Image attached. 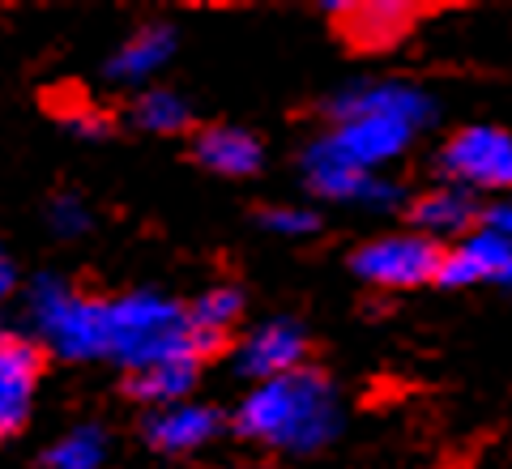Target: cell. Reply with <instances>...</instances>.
I'll return each mask as SVG.
<instances>
[{
	"mask_svg": "<svg viewBox=\"0 0 512 469\" xmlns=\"http://www.w3.org/2000/svg\"><path fill=\"white\" fill-rule=\"evenodd\" d=\"M338 427V397L320 371H291V376L265 380L239 406V431L248 440L295 452V457L325 448L338 435Z\"/></svg>",
	"mask_w": 512,
	"mask_h": 469,
	"instance_id": "1",
	"label": "cell"
},
{
	"mask_svg": "<svg viewBox=\"0 0 512 469\" xmlns=\"http://www.w3.org/2000/svg\"><path fill=\"white\" fill-rule=\"evenodd\" d=\"M338 128L325 145L342 163L372 171L406 150V141L431 120V99L410 86H355L338 99Z\"/></svg>",
	"mask_w": 512,
	"mask_h": 469,
	"instance_id": "2",
	"label": "cell"
},
{
	"mask_svg": "<svg viewBox=\"0 0 512 469\" xmlns=\"http://www.w3.org/2000/svg\"><path fill=\"white\" fill-rule=\"evenodd\" d=\"M197 333L188 329L184 307L167 303L163 295L137 290V295L103 303V359H116L128 371L167 363V359H205Z\"/></svg>",
	"mask_w": 512,
	"mask_h": 469,
	"instance_id": "3",
	"label": "cell"
},
{
	"mask_svg": "<svg viewBox=\"0 0 512 469\" xmlns=\"http://www.w3.org/2000/svg\"><path fill=\"white\" fill-rule=\"evenodd\" d=\"M30 307L43 337L69 359H103V303L69 290L56 278H43L30 290Z\"/></svg>",
	"mask_w": 512,
	"mask_h": 469,
	"instance_id": "4",
	"label": "cell"
},
{
	"mask_svg": "<svg viewBox=\"0 0 512 469\" xmlns=\"http://www.w3.org/2000/svg\"><path fill=\"white\" fill-rule=\"evenodd\" d=\"M440 265V248L423 235H389L376 244H363L355 252V273L372 286H393V290H410L436 278Z\"/></svg>",
	"mask_w": 512,
	"mask_h": 469,
	"instance_id": "5",
	"label": "cell"
},
{
	"mask_svg": "<svg viewBox=\"0 0 512 469\" xmlns=\"http://www.w3.org/2000/svg\"><path fill=\"white\" fill-rule=\"evenodd\" d=\"M444 171L474 188H504L512 180V141L504 128H461L444 150Z\"/></svg>",
	"mask_w": 512,
	"mask_h": 469,
	"instance_id": "6",
	"label": "cell"
},
{
	"mask_svg": "<svg viewBox=\"0 0 512 469\" xmlns=\"http://www.w3.org/2000/svg\"><path fill=\"white\" fill-rule=\"evenodd\" d=\"M308 180L320 197H329V201H363V205H376V209H389V205L402 201V188H393V184L376 180V175L342 163L325 141L308 154Z\"/></svg>",
	"mask_w": 512,
	"mask_h": 469,
	"instance_id": "7",
	"label": "cell"
},
{
	"mask_svg": "<svg viewBox=\"0 0 512 469\" xmlns=\"http://www.w3.org/2000/svg\"><path fill=\"white\" fill-rule=\"evenodd\" d=\"M512 269V248H508V235H495V231H470L466 244L444 252L440 265H436V282L444 286H470V282H504Z\"/></svg>",
	"mask_w": 512,
	"mask_h": 469,
	"instance_id": "8",
	"label": "cell"
},
{
	"mask_svg": "<svg viewBox=\"0 0 512 469\" xmlns=\"http://www.w3.org/2000/svg\"><path fill=\"white\" fill-rule=\"evenodd\" d=\"M39 384V346L22 337H0V435H13L30 418Z\"/></svg>",
	"mask_w": 512,
	"mask_h": 469,
	"instance_id": "9",
	"label": "cell"
},
{
	"mask_svg": "<svg viewBox=\"0 0 512 469\" xmlns=\"http://www.w3.org/2000/svg\"><path fill=\"white\" fill-rule=\"evenodd\" d=\"M303 350H308V337L299 333V325H291V320H269V325H261L239 346V367H244V376L265 384V380L299 371Z\"/></svg>",
	"mask_w": 512,
	"mask_h": 469,
	"instance_id": "10",
	"label": "cell"
},
{
	"mask_svg": "<svg viewBox=\"0 0 512 469\" xmlns=\"http://www.w3.org/2000/svg\"><path fill=\"white\" fill-rule=\"evenodd\" d=\"M218 427H222V418L210 406H163L158 414H150L146 440L158 452H192L205 440H214Z\"/></svg>",
	"mask_w": 512,
	"mask_h": 469,
	"instance_id": "11",
	"label": "cell"
},
{
	"mask_svg": "<svg viewBox=\"0 0 512 469\" xmlns=\"http://www.w3.org/2000/svg\"><path fill=\"white\" fill-rule=\"evenodd\" d=\"M474 222H478V205L466 188H436L423 201H414V226L423 231V239L470 235Z\"/></svg>",
	"mask_w": 512,
	"mask_h": 469,
	"instance_id": "12",
	"label": "cell"
},
{
	"mask_svg": "<svg viewBox=\"0 0 512 469\" xmlns=\"http://www.w3.org/2000/svg\"><path fill=\"white\" fill-rule=\"evenodd\" d=\"M197 158L218 175H252L261 167V141L244 133V128L218 124L197 137Z\"/></svg>",
	"mask_w": 512,
	"mask_h": 469,
	"instance_id": "13",
	"label": "cell"
},
{
	"mask_svg": "<svg viewBox=\"0 0 512 469\" xmlns=\"http://www.w3.org/2000/svg\"><path fill=\"white\" fill-rule=\"evenodd\" d=\"M414 26L410 5H350L342 9V30L355 47H393Z\"/></svg>",
	"mask_w": 512,
	"mask_h": 469,
	"instance_id": "14",
	"label": "cell"
},
{
	"mask_svg": "<svg viewBox=\"0 0 512 469\" xmlns=\"http://www.w3.org/2000/svg\"><path fill=\"white\" fill-rule=\"evenodd\" d=\"M197 371H201L197 359H167V363L141 367L128 380V393L150 401V406H180V397L197 384Z\"/></svg>",
	"mask_w": 512,
	"mask_h": 469,
	"instance_id": "15",
	"label": "cell"
},
{
	"mask_svg": "<svg viewBox=\"0 0 512 469\" xmlns=\"http://www.w3.org/2000/svg\"><path fill=\"white\" fill-rule=\"evenodd\" d=\"M171 47H175V35L167 26H146V30H137L116 56H111L107 73L116 77V82H141V77H150L158 64L171 56Z\"/></svg>",
	"mask_w": 512,
	"mask_h": 469,
	"instance_id": "16",
	"label": "cell"
},
{
	"mask_svg": "<svg viewBox=\"0 0 512 469\" xmlns=\"http://www.w3.org/2000/svg\"><path fill=\"white\" fill-rule=\"evenodd\" d=\"M239 307H244V299H239L235 290L218 286V290H205V295L192 303V312H184V316H188V329L197 333V342L214 354L222 346V333L235 325Z\"/></svg>",
	"mask_w": 512,
	"mask_h": 469,
	"instance_id": "17",
	"label": "cell"
},
{
	"mask_svg": "<svg viewBox=\"0 0 512 469\" xmlns=\"http://www.w3.org/2000/svg\"><path fill=\"white\" fill-rule=\"evenodd\" d=\"M107 435L99 427H73L64 440L47 448V469H103Z\"/></svg>",
	"mask_w": 512,
	"mask_h": 469,
	"instance_id": "18",
	"label": "cell"
},
{
	"mask_svg": "<svg viewBox=\"0 0 512 469\" xmlns=\"http://www.w3.org/2000/svg\"><path fill=\"white\" fill-rule=\"evenodd\" d=\"M137 124L150 128V133H180L188 124V107L175 99L171 90H150L146 99L137 103Z\"/></svg>",
	"mask_w": 512,
	"mask_h": 469,
	"instance_id": "19",
	"label": "cell"
},
{
	"mask_svg": "<svg viewBox=\"0 0 512 469\" xmlns=\"http://www.w3.org/2000/svg\"><path fill=\"white\" fill-rule=\"evenodd\" d=\"M261 222L278 235H312L316 231V214H308V209H269Z\"/></svg>",
	"mask_w": 512,
	"mask_h": 469,
	"instance_id": "20",
	"label": "cell"
},
{
	"mask_svg": "<svg viewBox=\"0 0 512 469\" xmlns=\"http://www.w3.org/2000/svg\"><path fill=\"white\" fill-rule=\"evenodd\" d=\"M52 222H56V231H82V226H86L82 205H77V201H56Z\"/></svg>",
	"mask_w": 512,
	"mask_h": 469,
	"instance_id": "21",
	"label": "cell"
},
{
	"mask_svg": "<svg viewBox=\"0 0 512 469\" xmlns=\"http://www.w3.org/2000/svg\"><path fill=\"white\" fill-rule=\"evenodd\" d=\"M9 286H13V269H9V261H5V256H0V295H5Z\"/></svg>",
	"mask_w": 512,
	"mask_h": 469,
	"instance_id": "22",
	"label": "cell"
}]
</instances>
